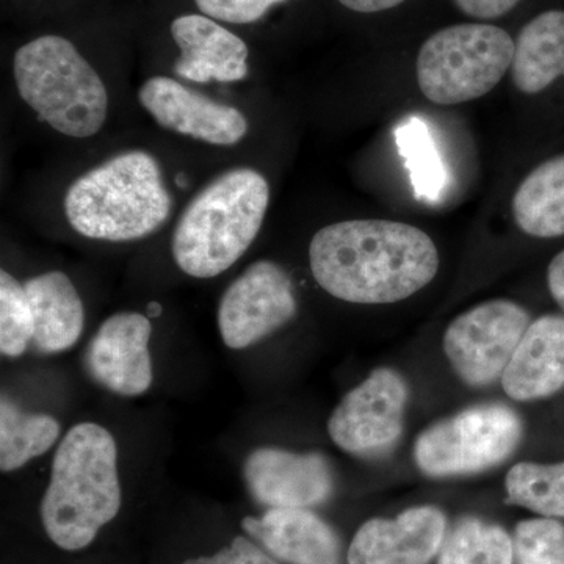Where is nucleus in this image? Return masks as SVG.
Segmentation results:
<instances>
[{
    "label": "nucleus",
    "instance_id": "dca6fc26",
    "mask_svg": "<svg viewBox=\"0 0 564 564\" xmlns=\"http://www.w3.org/2000/svg\"><path fill=\"white\" fill-rule=\"evenodd\" d=\"M510 399L519 402L545 399L564 388V317L543 315L533 323L516 348L502 375Z\"/></svg>",
    "mask_w": 564,
    "mask_h": 564
},
{
    "label": "nucleus",
    "instance_id": "4be33fe9",
    "mask_svg": "<svg viewBox=\"0 0 564 564\" xmlns=\"http://www.w3.org/2000/svg\"><path fill=\"white\" fill-rule=\"evenodd\" d=\"M437 564H513L514 543L502 527L466 518L444 540Z\"/></svg>",
    "mask_w": 564,
    "mask_h": 564
},
{
    "label": "nucleus",
    "instance_id": "f3484780",
    "mask_svg": "<svg viewBox=\"0 0 564 564\" xmlns=\"http://www.w3.org/2000/svg\"><path fill=\"white\" fill-rule=\"evenodd\" d=\"M242 527L282 562L340 564L336 533L310 508H272L262 518H245Z\"/></svg>",
    "mask_w": 564,
    "mask_h": 564
},
{
    "label": "nucleus",
    "instance_id": "f03ea898",
    "mask_svg": "<svg viewBox=\"0 0 564 564\" xmlns=\"http://www.w3.org/2000/svg\"><path fill=\"white\" fill-rule=\"evenodd\" d=\"M121 500L115 437L98 423H77L52 462L40 507L44 532L63 551H82L117 518Z\"/></svg>",
    "mask_w": 564,
    "mask_h": 564
},
{
    "label": "nucleus",
    "instance_id": "6ab92c4d",
    "mask_svg": "<svg viewBox=\"0 0 564 564\" xmlns=\"http://www.w3.org/2000/svg\"><path fill=\"white\" fill-rule=\"evenodd\" d=\"M511 77L524 95H538L564 77V11H544L519 32Z\"/></svg>",
    "mask_w": 564,
    "mask_h": 564
},
{
    "label": "nucleus",
    "instance_id": "423d86ee",
    "mask_svg": "<svg viewBox=\"0 0 564 564\" xmlns=\"http://www.w3.org/2000/svg\"><path fill=\"white\" fill-rule=\"evenodd\" d=\"M514 58L510 33L492 24H456L433 33L419 51L417 84L437 106L475 101L492 91Z\"/></svg>",
    "mask_w": 564,
    "mask_h": 564
},
{
    "label": "nucleus",
    "instance_id": "a878e982",
    "mask_svg": "<svg viewBox=\"0 0 564 564\" xmlns=\"http://www.w3.org/2000/svg\"><path fill=\"white\" fill-rule=\"evenodd\" d=\"M514 555L519 564H564V525L551 518L521 522Z\"/></svg>",
    "mask_w": 564,
    "mask_h": 564
},
{
    "label": "nucleus",
    "instance_id": "39448f33",
    "mask_svg": "<svg viewBox=\"0 0 564 564\" xmlns=\"http://www.w3.org/2000/svg\"><path fill=\"white\" fill-rule=\"evenodd\" d=\"M14 84L40 120L70 139L101 131L109 93L95 68L69 40L44 35L14 54Z\"/></svg>",
    "mask_w": 564,
    "mask_h": 564
},
{
    "label": "nucleus",
    "instance_id": "7ed1b4c3",
    "mask_svg": "<svg viewBox=\"0 0 564 564\" xmlns=\"http://www.w3.org/2000/svg\"><path fill=\"white\" fill-rule=\"evenodd\" d=\"M173 210L161 165L147 151L113 155L70 184L65 214L82 237L133 242L159 231Z\"/></svg>",
    "mask_w": 564,
    "mask_h": 564
},
{
    "label": "nucleus",
    "instance_id": "9b49d317",
    "mask_svg": "<svg viewBox=\"0 0 564 564\" xmlns=\"http://www.w3.org/2000/svg\"><path fill=\"white\" fill-rule=\"evenodd\" d=\"M139 101L162 128L215 147H234L248 133L242 111L212 101L172 77L155 76L144 82Z\"/></svg>",
    "mask_w": 564,
    "mask_h": 564
},
{
    "label": "nucleus",
    "instance_id": "1a4fd4ad",
    "mask_svg": "<svg viewBox=\"0 0 564 564\" xmlns=\"http://www.w3.org/2000/svg\"><path fill=\"white\" fill-rule=\"evenodd\" d=\"M295 289L289 273L273 261L251 263L223 293L218 332L231 350L261 343L295 317Z\"/></svg>",
    "mask_w": 564,
    "mask_h": 564
},
{
    "label": "nucleus",
    "instance_id": "9d476101",
    "mask_svg": "<svg viewBox=\"0 0 564 564\" xmlns=\"http://www.w3.org/2000/svg\"><path fill=\"white\" fill-rule=\"evenodd\" d=\"M406 402L402 375L377 369L337 404L328 421L329 437L350 455H383L402 436Z\"/></svg>",
    "mask_w": 564,
    "mask_h": 564
},
{
    "label": "nucleus",
    "instance_id": "393cba45",
    "mask_svg": "<svg viewBox=\"0 0 564 564\" xmlns=\"http://www.w3.org/2000/svg\"><path fill=\"white\" fill-rule=\"evenodd\" d=\"M33 339V314L24 285L9 272H0V351L18 358Z\"/></svg>",
    "mask_w": 564,
    "mask_h": 564
},
{
    "label": "nucleus",
    "instance_id": "a211bd4d",
    "mask_svg": "<svg viewBox=\"0 0 564 564\" xmlns=\"http://www.w3.org/2000/svg\"><path fill=\"white\" fill-rule=\"evenodd\" d=\"M24 289L32 307L36 350L55 355L74 347L84 332L85 310L68 274H39L25 282Z\"/></svg>",
    "mask_w": 564,
    "mask_h": 564
},
{
    "label": "nucleus",
    "instance_id": "412c9836",
    "mask_svg": "<svg viewBox=\"0 0 564 564\" xmlns=\"http://www.w3.org/2000/svg\"><path fill=\"white\" fill-rule=\"evenodd\" d=\"M61 436V423L47 414L22 411L9 397L0 403V469L13 473L46 454Z\"/></svg>",
    "mask_w": 564,
    "mask_h": 564
},
{
    "label": "nucleus",
    "instance_id": "4468645a",
    "mask_svg": "<svg viewBox=\"0 0 564 564\" xmlns=\"http://www.w3.org/2000/svg\"><path fill=\"white\" fill-rule=\"evenodd\" d=\"M445 540L437 508L415 507L395 519H370L352 538L348 564H429Z\"/></svg>",
    "mask_w": 564,
    "mask_h": 564
},
{
    "label": "nucleus",
    "instance_id": "aec40b11",
    "mask_svg": "<svg viewBox=\"0 0 564 564\" xmlns=\"http://www.w3.org/2000/svg\"><path fill=\"white\" fill-rule=\"evenodd\" d=\"M513 217L522 232L538 239L564 236V154L541 163L522 181Z\"/></svg>",
    "mask_w": 564,
    "mask_h": 564
},
{
    "label": "nucleus",
    "instance_id": "7c9ffc66",
    "mask_svg": "<svg viewBox=\"0 0 564 564\" xmlns=\"http://www.w3.org/2000/svg\"><path fill=\"white\" fill-rule=\"evenodd\" d=\"M345 9L356 13H380V11L395 9L406 0H339Z\"/></svg>",
    "mask_w": 564,
    "mask_h": 564
},
{
    "label": "nucleus",
    "instance_id": "f8f14e48",
    "mask_svg": "<svg viewBox=\"0 0 564 564\" xmlns=\"http://www.w3.org/2000/svg\"><path fill=\"white\" fill-rule=\"evenodd\" d=\"M243 480L256 502L272 508L317 507L332 497L334 475L321 454L259 447L243 463Z\"/></svg>",
    "mask_w": 564,
    "mask_h": 564
},
{
    "label": "nucleus",
    "instance_id": "5701e85b",
    "mask_svg": "<svg viewBox=\"0 0 564 564\" xmlns=\"http://www.w3.org/2000/svg\"><path fill=\"white\" fill-rule=\"evenodd\" d=\"M508 502L544 518L564 519V463H519L505 480Z\"/></svg>",
    "mask_w": 564,
    "mask_h": 564
},
{
    "label": "nucleus",
    "instance_id": "b1692460",
    "mask_svg": "<svg viewBox=\"0 0 564 564\" xmlns=\"http://www.w3.org/2000/svg\"><path fill=\"white\" fill-rule=\"evenodd\" d=\"M397 143L413 174L415 196L436 199L444 188L445 173L426 126L419 118H410L397 131Z\"/></svg>",
    "mask_w": 564,
    "mask_h": 564
},
{
    "label": "nucleus",
    "instance_id": "f257e3e1",
    "mask_svg": "<svg viewBox=\"0 0 564 564\" xmlns=\"http://www.w3.org/2000/svg\"><path fill=\"white\" fill-rule=\"evenodd\" d=\"M314 280L334 299L389 304L410 299L436 276L440 252L406 223L348 220L325 226L310 245Z\"/></svg>",
    "mask_w": 564,
    "mask_h": 564
},
{
    "label": "nucleus",
    "instance_id": "0eeeda50",
    "mask_svg": "<svg viewBox=\"0 0 564 564\" xmlns=\"http://www.w3.org/2000/svg\"><path fill=\"white\" fill-rule=\"evenodd\" d=\"M521 437L522 422L511 408L480 404L426 429L414 458L430 477L481 473L510 458Z\"/></svg>",
    "mask_w": 564,
    "mask_h": 564
},
{
    "label": "nucleus",
    "instance_id": "cd10ccee",
    "mask_svg": "<svg viewBox=\"0 0 564 564\" xmlns=\"http://www.w3.org/2000/svg\"><path fill=\"white\" fill-rule=\"evenodd\" d=\"M182 564H280L274 556L267 554L259 545L245 536H237L231 544L212 556H198Z\"/></svg>",
    "mask_w": 564,
    "mask_h": 564
},
{
    "label": "nucleus",
    "instance_id": "bb28decb",
    "mask_svg": "<svg viewBox=\"0 0 564 564\" xmlns=\"http://www.w3.org/2000/svg\"><path fill=\"white\" fill-rule=\"evenodd\" d=\"M282 2L288 0H195L206 17L229 24H251Z\"/></svg>",
    "mask_w": 564,
    "mask_h": 564
},
{
    "label": "nucleus",
    "instance_id": "c85d7f7f",
    "mask_svg": "<svg viewBox=\"0 0 564 564\" xmlns=\"http://www.w3.org/2000/svg\"><path fill=\"white\" fill-rule=\"evenodd\" d=\"M454 2L466 17L475 20H497L510 13L521 0H454Z\"/></svg>",
    "mask_w": 564,
    "mask_h": 564
},
{
    "label": "nucleus",
    "instance_id": "6e6552de",
    "mask_svg": "<svg viewBox=\"0 0 564 564\" xmlns=\"http://www.w3.org/2000/svg\"><path fill=\"white\" fill-rule=\"evenodd\" d=\"M530 323V314L518 303L478 304L448 325L445 356L467 384H491L502 378Z\"/></svg>",
    "mask_w": 564,
    "mask_h": 564
},
{
    "label": "nucleus",
    "instance_id": "2eb2a0df",
    "mask_svg": "<svg viewBox=\"0 0 564 564\" xmlns=\"http://www.w3.org/2000/svg\"><path fill=\"white\" fill-rule=\"evenodd\" d=\"M180 47L174 73L185 80L237 82L248 74V46L236 33L206 14H184L172 22Z\"/></svg>",
    "mask_w": 564,
    "mask_h": 564
},
{
    "label": "nucleus",
    "instance_id": "c756f323",
    "mask_svg": "<svg viewBox=\"0 0 564 564\" xmlns=\"http://www.w3.org/2000/svg\"><path fill=\"white\" fill-rule=\"evenodd\" d=\"M547 284L555 302L564 311V250L549 263Z\"/></svg>",
    "mask_w": 564,
    "mask_h": 564
},
{
    "label": "nucleus",
    "instance_id": "20e7f679",
    "mask_svg": "<svg viewBox=\"0 0 564 564\" xmlns=\"http://www.w3.org/2000/svg\"><path fill=\"white\" fill-rule=\"evenodd\" d=\"M270 185L258 170L215 177L182 212L173 232L174 262L182 272L209 280L231 269L261 232Z\"/></svg>",
    "mask_w": 564,
    "mask_h": 564
},
{
    "label": "nucleus",
    "instance_id": "2f4dec72",
    "mask_svg": "<svg viewBox=\"0 0 564 564\" xmlns=\"http://www.w3.org/2000/svg\"><path fill=\"white\" fill-rule=\"evenodd\" d=\"M161 306L155 303H151L150 306H148V313H150L151 317H159L161 315Z\"/></svg>",
    "mask_w": 564,
    "mask_h": 564
},
{
    "label": "nucleus",
    "instance_id": "ddd939ff",
    "mask_svg": "<svg viewBox=\"0 0 564 564\" xmlns=\"http://www.w3.org/2000/svg\"><path fill=\"white\" fill-rule=\"evenodd\" d=\"M152 325L147 315L118 313L99 326L85 351V369L99 386L122 397L141 395L151 388Z\"/></svg>",
    "mask_w": 564,
    "mask_h": 564
}]
</instances>
